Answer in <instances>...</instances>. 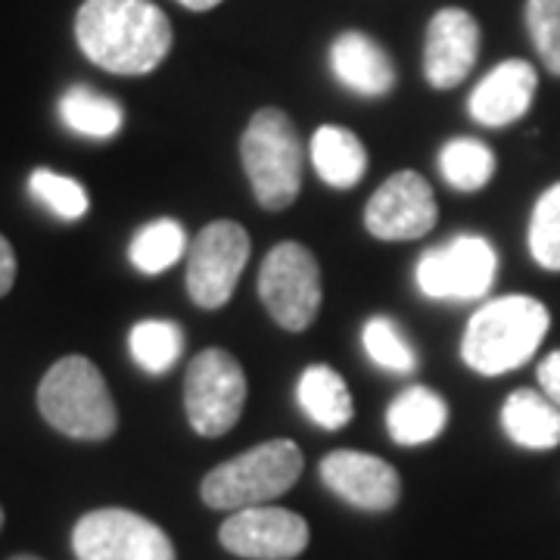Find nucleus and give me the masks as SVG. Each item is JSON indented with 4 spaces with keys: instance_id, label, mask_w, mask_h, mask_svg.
<instances>
[{
    "instance_id": "nucleus-1",
    "label": "nucleus",
    "mask_w": 560,
    "mask_h": 560,
    "mask_svg": "<svg viewBox=\"0 0 560 560\" xmlns=\"http://www.w3.org/2000/svg\"><path fill=\"white\" fill-rule=\"evenodd\" d=\"M172 38V22L153 0H84L75 16L81 54L113 75L160 69Z\"/></svg>"
},
{
    "instance_id": "nucleus-2",
    "label": "nucleus",
    "mask_w": 560,
    "mask_h": 560,
    "mask_svg": "<svg viewBox=\"0 0 560 560\" xmlns=\"http://www.w3.org/2000/svg\"><path fill=\"white\" fill-rule=\"evenodd\" d=\"M548 327H551V315L533 296L511 293L482 302L474 318L467 320L460 359L482 377L511 374L536 355Z\"/></svg>"
},
{
    "instance_id": "nucleus-3",
    "label": "nucleus",
    "mask_w": 560,
    "mask_h": 560,
    "mask_svg": "<svg viewBox=\"0 0 560 560\" xmlns=\"http://www.w3.org/2000/svg\"><path fill=\"white\" fill-rule=\"evenodd\" d=\"M44 420L69 440H109L119 427V411L97 364L84 355L60 359L38 386Z\"/></svg>"
},
{
    "instance_id": "nucleus-4",
    "label": "nucleus",
    "mask_w": 560,
    "mask_h": 560,
    "mask_svg": "<svg viewBox=\"0 0 560 560\" xmlns=\"http://www.w3.org/2000/svg\"><path fill=\"white\" fill-rule=\"evenodd\" d=\"M300 445L293 440L261 442L237 458L219 464L200 486L202 501L212 511H243L259 508L290 492L302 477Z\"/></svg>"
},
{
    "instance_id": "nucleus-5",
    "label": "nucleus",
    "mask_w": 560,
    "mask_h": 560,
    "mask_svg": "<svg viewBox=\"0 0 560 560\" xmlns=\"http://www.w3.org/2000/svg\"><path fill=\"white\" fill-rule=\"evenodd\" d=\"M241 160L261 209L280 212L300 197L302 140L283 109L265 106L249 119L241 138Z\"/></svg>"
},
{
    "instance_id": "nucleus-6",
    "label": "nucleus",
    "mask_w": 560,
    "mask_h": 560,
    "mask_svg": "<svg viewBox=\"0 0 560 560\" xmlns=\"http://www.w3.org/2000/svg\"><path fill=\"white\" fill-rule=\"evenodd\" d=\"M259 296L278 327L290 334L308 330L320 312V268L308 246L278 243L259 268Z\"/></svg>"
},
{
    "instance_id": "nucleus-7",
    "label": "nucleus",
    "mask_w": 560,
    "mask_h": 560,
    "mask_svg": "<svg viewBox=\"0 0 560 560\" xmlns=\"http://www.w3.org/2000/svg\"><path fill=\"white\" fill-rule=\"evenodd\" d=\"M246 405V374L224 349H206L190 361L184 377V411L190 427L215 440L237 427Z\"/></svg>"
},
{
    "instance_id": "nucleus-8",
    "label": "nucleus",
    "mask_w": 560,
    "mask_h": 560,
    "mask_svg": "<svg viewBox=\"0 0 560 560\" xmlns=\"http://www.w3.org/2000/svg\"><path fill=\"white\" fill-rule=\"evenodd\" d=\"M499 275V253L480 234H458L427 249L418 261L420 293L436 302H474L486 296Z\"/></svg>"
},
{
    "instance_id": "nucleus-9",
    "label": "nucleus",
    "mask_w": 560,
    "mask_h": 560,
    "mask_svg": "<svg viewBox=\"0 0 560 560\" xmlns=\"http://www.w3.org/2000/svg\"><path fill=\"white\" fill-rule=\"evenodd\" d=\"M79 560H175L168 533L125 508H101L84 514L72 529Z\"/></svg>"
},
{
    "instance_id": "nucleus-10",
    "label": "nucleus",
    "mask_w": 560,
    "mask_h": 560,
    "mask_svg": "<svg viewBox=\"0 0 560 560\" xmlns=\"http://www.w3.org/2000/svg\"><path fill=\"white\" fill-rule=\"evenodd\" d=\"M249 261V234L237 221L206 224L187 249V293L200 308L231 302L243 268Z\"/></svg>"
},
{
    "instance_id": "nucleus-11",
    "label": "nucleus",
    "mask_w": 560,
    "mask_h": 560,
    "mask_svg": "<svg viewBox=\"0 0 560 560\" xmlns=\"http://www.w3.org/2000/svg\"><path fill=\"white\" fill-rule=\"evenodd\" d=\"M436 219H440V206L433 197V187L415 168H401L389 175L364 209L368 234L386 243L420 241L436 228Z\"/></svg>"
},
{
    "instance_id": "nucleus-12",
    "label": "nucleus",
    "mask_w": 560,
    "mask_h": 560,
    "mask_svg": "<svg viewBox=\"0 0 560 560\" xmlns=\"http://www.w3.org/2000/svg\"><path fill=\"white\" fill-rule=\"evenodd\" d=\"M221 545L246 560H293L308 545V523L300 514L259 504L234 511L219 529Z\"/></svg>"
},
{
    "instance_id": "nucleus-13",
    "label": "nucleus",
    "mask_w": 560,
    "mask_h": 560,
    "mask_svg": "<svg viewBox=\"0 0 560 560\" xmlns=\"http://www.w3.org/2000/svg\"><path fill=\"white\" fill-rule=\"evenodd\" d=\"M480 57V25L460 10L445 7L427 25L423 40V75L436 91H452L467 79Z\"/></svg>"
},
{
    "instance_id": "nucleus-14",
    "label": "nucleus",
    "mask_w": 560,
    "mask_h": 560,
    "mask_svg": "<svg viewBox=\"0 0 560 560\" xmlns=\"http://www.w3.org/2000/svg\"><path fill=\"white\" fill-rule=\"evenodd\" d=\"M320 480L334 495L361 511H389L401 499L399 470L368 452H330L320 460Z\"/></svg>"
},
{
    "instance_id": "nucleus-15",
    "label": "nucleus",
    "mask_w": 560,
    "mask_h": 560,
    "mask_svg": "<svg viewBox=\"0 0 560 560\" xmlns=\"http://www.w3.org/2000/svg\"><path fill=\"white\" fill-rule=\"evenodd\" d=\"M536 88H539V75L529 62L504 60L474 88L467 109L486 128H504L533 109Z\"/></svg>"
},
{
    "instance_id": "nucleus-16",
    "label": "nucleus",
    "mask_w": 560,
    "mask_h": 560,
    "mask_svg": "<svg viewBox=\"0 0 560 560\" xmlns=\"http://www.w3.org/2000/svg\"><path fill=\"white\" fill-rule=\"evenodd\" d=\"M330 69L340 84L361 97H383L396 88V66L389 54L364 32H342L330 44Z\"/></svg>"
},
{
    "instance_id": "nucleus-17",
    "label": "nucleus",
    "mask_w": 560,
    "mask_h": 560,
    "mask_svg": "<svg viewBox=\"0 0 560 560\" xmlns=\"http://www.w3.org/2000/svg\"><path fill=\"white\" fill-rule=\"evenodd\" d=\"M504 436L533 452H548L560 445V408L545 393L517 389L501 405Z\"/></svg>"
},
{
    "instance_id": "nucleus-18",
    "label": "nucleus",
    "mask_w": 560,
    "mask_h": 560,
    "mask_svg": "<svg viewBox=\"0 0 560 560\" xmlns=\"http://www.w3.org/2000/svg\"><path fill=\"white\" fill-rule=\"evenodd\" d=\"M448 423V405L427 386H408L386 408V430L399 445H427L440 440Z\"/></svg>"
},
{
    "instance_id": "nucleus-19",
    "label": "nucleus",
    "mask_w": 560,
    "mask_h": 560,
    "mask_svg": "<svg viewBox=\"0 0 560 560\" xmlns=\"http://www.w3.org/2000/svg\"><path fill=\"white\" fill-rule=\"evenodd\" d=\"M312 165L334 190H352L368 172V150L355 131L340 125H320L312 135Z\"/></svg>"
},
{
    "instance_id": "nucleus-20",
    "label": "nucleus",
    "mask_w": 560,
    "mask_h": 560,
    "mask_svg": "<svg viewBox=\"0 0 560 560\" xmlns=\"http://www.w3.org/2000/svg\"><path fill=\"white\" fill-rule=\"evenodd\" d=\"M296 399L308 420L318 423L320 430H342L355 415L352 393L330 364H312L302 371Z\"/></svg>"
},
{
    "instance_id": "nucleus-21",
    "label": "nucleus",
    "mask_w": 560,
    "mask_h": 560,
    "mask_svg": "<svg viewBox=\"0 0 560 560\" xmlns=\"http://www.w3.org/2000/svg\"><path fill=\"white\" fill-rule=\"evenodd\" d=\"M60 119L81 138L109 140L121 131L125 113L113 97L79 84V88H69L60 97Z\"/></svg>"
},
{
    "instance_id": "nucleus-22",
    "label": "nucleus",
    "mask_w": 560,
    "mask_h": 560,
    "mask_svg": "<svg viewBox=\"0 0 560 560\" xmlns=\"http://www.w3.org/2000/svg\"><path fill=\"white\" fill-rule=\"evenodd\" d=\"M187 234L175 219H156L143 224L128 246V259L140 275H162L187 256Z\"/></svg>"
},
{
    "instance_id": "nucleus-23",
    "label": "nucleus",
    "mask_w": 560,
    "mask_h": 560,
    "mask_svg": "<svg viewBox=\"0 0 560 560\" xmlns=\"http://www.w3.org/2000/svg\"><path fill=\"white\" fill-rule=\"evenodd\" d=\"M440 172L458 194H477L495 175V153L477 138H455L442 147Z\"/></svg>"
},
{
    "instance_id": "nucleus-24",
    "label": "nucleus",
    "mask_w": 560,
    "mask_h": 560,
    "mask_svg": "<svg viewBox=\"0 0 560 560\" xmlns=\"http://www.w3.org/2000/svg\"><path fill=\"white\" fill-rule=\"evenodd\" d=\"M128 352L147 374H165L178 364L184 352V334L175 320H138L128 334Z\"/></svg>"
},
{
    "instance_id": "nucleus-25",
    "label": "nucleus",
    "mask_w": 560,
    "mask_h": 560,
    "mask_svg": "<svg viewBox=\"0 0 560 560\" xmlns=\"http://www.w3.org/2000/svg\"><path fill=\"white\" fill-rule=\"evenodd\" d=\"M361 346L368 359L389 374H411L418 368V352L389 318H371L361 330Z\"/></svg>"
},
{
    "instance_id": "nucleus-26",
    "label": "nucleus",
    "mask_w": 560,
    "mask_h": 560,
    "mask_svg": "<svg viewBox=\"0 0 560 560\" xmlns=\"http://www.w3.org/2000/svg\"><path fill=\"white\" fill-rule=\"evenodd\" d=\"M529 256L545 271H560V180L555 187H548L533 206Z\"/></svg>"
},
{
    "instance_id": "nucleus-27",
    "label": "nucleus",
    "mask_w": 560,
    "mask_h": 560,
    "mask_svg": "<svg viewBox=\"0 0 560 560\" xmlns=\"http://www.w3.org/2000/svg\"><path fill=\"white\" fill-rule=\"evenodd\" d=\"M28 190L32 197L47 206L57 219L79 221L88 212V190L81 187L75 178L57 175L50 168H35L28 178Z\"/></svg>"
},
{
    "instance_id": "nucleus-28",
    "label": "nucleus",
    "mask_w": 560,
    "mask_h": 560,
    "mask_svg": "<svg viewBox=\"0 0 560 560\" xmlns=\"http://www.w3.org/2000/svg\"><path fill=\"white\" fill-rule=\"evenodd\" d=\"M526 28L545 69L560 79V0H526Z\"/></svg>"
},
{
    "instance_id": "nucleus-29",
    "label": "nucleus",
    "mask_w": 560,
    "mask_h": 560,
    "mask_svg": "<svg viewBox=\"0 0 560 560\" xmlns=\"http://www.w3.org/2000/svg\"><path fill=\"white\" fill-rule=\"evenodd\" d=\"M539 386L541 393L560 408V352H551L539 364Z\"/></svg>"
},
{
    "instance_id": "nucleus-30",
    "label": "nucleus",
    "mask_w": 560,
    "mask_h": 560,
    "mask_svg": "<svg viewBox=\"0 0 560 560\" xmlns=\"http://www.w3.org/2000/svg\"><path fill=\"white\" fill-rule=\"evenodd\" d=\"M16 283V253L10 241L0 234V296H7Z\"/></svg>"
},
{
    "instance_id": "nucleus-31",
    "label": "nucleus",
    "mask_w": 560,
    "mask_h": 560,
    "mask_svg": "<svg viewBox=\"0 0 560 560\" xmlns=\"http://www.w3.org/2000/svg\"><path fill=\"white\" fill-rule=\"evenodd\" d=\"M180 7H187V10H194V13H202V10H212V7H219L221 0H178Z\"/></svg>"
},
{
    "instance_id": "nucleus-32",
    "label": "nucleus",
    "mask_w": 560,
    "mask_h": 560,
    "mask_svg": "<svg viewBox=\"0 0 560 560\" xmlns=\"http://www.w3.org/2000/svg\"><path fill=\"white\" fill-rule=\"evenodd\" d=\"M10 560H40V558H35V555H16V558H10Z\"/></svg>"
},
{
    "instance_id": "nucleus-33",
    "label": "nucleus",
    "mask_w": 560,
    "mask_h": 560,
    "mask_svg": "<svg viewBox=\"0 0 560 560\" xmlns=\"http://www.w3.org/2000/svg\"><path fill=\"white\" fill-rule=\"evenodd\" d=\"M0 529H3V508H0Z\"/></svg>"
}]
</instances>
